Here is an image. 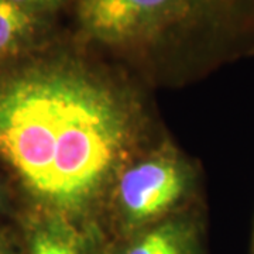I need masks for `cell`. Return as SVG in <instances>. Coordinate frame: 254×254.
<instances>
[{
	"instance_id": "cell-1",
	"label": "cell",
	"mask_w": 254,
	"mask_h": 254,
	"mask_svg": "<svg viewBox=\"0 0 254 254\" xmlns=\"http://www.w3.org/2000/svg\"><path fill=\"white\" fill-rule=\"evenodd\" d=\"M1 69L0 158L40 208L95 226L134 158V103L79 55L38 51Z\"/></svg>"
},
{
	"instance_id": "cell-2",
	"label": "cell",
	"mask_w": 254,
	"mask_h": 254,
	"mask_svg": "<svg viewBox=\"0 0 254 254\" xmlns=\"http://www.w3.org/2000/svg\"><path fill=\"white\" fill-rule=\"evenodd\" d=\"M69 7L83 40L127 57L254 34V0H72Z\"/></svg>"
},
{
	"instance_id": "cell-3",
	"label": "cell",
	"mask_w": 254,
	"mask_h": 254,
	"mask_svg": "<svg viewBox=\"0 0 254 254\" xmlns=\"http://www.w3.org/2000/svg\"><path fill=\"white\" fill-rule=\"evenodd\" d=\"M193 184L190 164L170 144L130 160L108 195L118 239L182 212Z\"/></svg>"
},
{
	"instance_id": "cell-4",
	"label": "cell",
	"mask_w": 254,
	"mask_h": 254,
	"mask_svg": "<svg viewBox=\"0 0 254 254\" xmlns=\"http://www.w3.org/2000/svg\"><path fill=\"white\" fill-rule=\"evenodd\" d=\"M108 243L95 226L37 208L23 225V254H106Z\"/></svg>"
},
{
	"instance_id": "cell-5",
	"label": "cell",
	"mask_w": 254,
	"mask_h": 254,
	"mask_svg": "<svg viewBox=\"0 0 254 254\" xmlns=\"http://www.w3.org/2000/svg\"><path fill=\"white\" fill-rule=\"evenodd\" d=\"M106 254H205L202 227L190 213L178 212L115 243H108Z\"/></svg>"
},
{
	"instance_id": "cell-6",
	"label": "cell",
	"mask_w": 254,
	"mask_h": 254,
	"mask_svg": "<svg viewBox=\"0 0 254 254\" xmlns=\"http://www.w3.org/2000/svg\"><path fill=\"white\" fill-rule=\"evenodd\" d=\"M51 20L0 0V69L41 51Z\"/></svg>"
},
{
	"instance_id": "cell-7",
	"label": "cell",
	"mask_w": 254,
	"mask_h": 254,
	"mask_svg": "<svg viewBox=\"0 0 254 254\" xmlns=\"http://www.w3.org/2000/svg\"><path fill=\"white\" fill-rule=\"evenodd\" d=\"M11 1L33 14L53 18L60 10L69 6L72 0H11Z\"/></svg>"
},
{
	"instance_id": "cell-8",
	"label": "cell",
	"mask_w": 254,
	"mask_h": 254,
	"mask_svg": "<svg viewBox=\"0 0 254 254\" xmlns=\"http://www.w3.org/2000/svg\"><path fill=\"white\" fill-rule=\"evenodd\" d=\"M0 254H23L21 249H17L4 232L0 230Z\"/></svg>"
},
{
	"instance_id": "cell-9",
	"label": "cell",
	"mask_w": 254,
	"mask_h": 254,
	"mask_svg": "<svg viewBox=\"0 0 254 254\" xmlns=\"http://www.w3.org/2000/svg\"><path fill=\"white\" fill-rule=\"evenodd\" d=\"M252 254H254V233H253V247H252Z\"/></svg>"
}]
</instances>
